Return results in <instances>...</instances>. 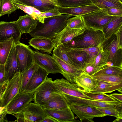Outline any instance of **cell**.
Returning <instances> with one entry per match:
<instances>
[{
	"label": "cell",
	"instance_id": "6da1fadb",
	"mask_svg": "<svg viewBox=\"0 0 122 122\" xmlns=\"http://www.w3.org/2000/svg\"><path fill=\"white\" fill-rule=\"evenodd\" d=\"M72 16L62 14L46 18L44 24L40 22L29 34L33 37H41L53 39L65 27L68 20Z\"/></svg>",
	"mask_w": 122,
	"mask_h": 122
},
{
	"label": "cell",
	"instance_id": "7a4b0ae2",
	"mask_svg": "<svg viewBox=\"0 0 122 122\" xmlns=\"http://www.w3.org/2000/svg\"><path fill=\"white\" fill-rule=\"evenodd\" d=\"M105 38L102 30H95L86 27L81 34L62 44L70 49L102 47Z\"/></svg>",
	"mask_w": 122,
	"mask_h": 122
},
{
	"label": "cell",
	"instance_id": "3957f363",
	"mask_svg": "<svg viewBox=\"0 0 122 122\" xmlns=\"http://www.w3.org/2000/svg\"><path fill=\"white\" fill-rule=\"evenodd\" d=\"M103 51L107 58V66H112L122 69V48H119L117 37L113 34L105 39L102 45Z\"/></svg>",
	"mask_w": 122,
	"mask_h": 122
},
{
	"label": "cell",
	"instance_id": "277c9868",
	"mask_svg": "<svg viewBox=\"0 0 122 122\" xmlns=\"http://www.w3.org/2000/svg\"><path fill=\"white\" fill-rule=\"evenodd\" d=\"M14 115L17 118L14 121L22 122H41L47 116L41 106L31 102L22 112Z\"/></svg>",
	"mask_w": 122,
	"mask_h": 122
},
{
	"label": "cell",
	"instance_id": "5b68a950",
	"mask_svg": "<svg viewBox=\"0 0 122 122\" xmlns=\"http://www.w3.org/2000/svg\"><path fill=\"white\" fill-rule=\"evenodd\" d=\"M82 16L87 28L102 31L109 22L118 16L109 15L105 11L100 9Z\"/></svg>",
	"mask_w": 122,
	"mask_h": 122
},
{
	"label": "cell",
	"instance_id": "8992f818",
	"mask_svg": "<svg viewBox=\"0 0 122 122\" xmlns=\"http://www.w3.org/2000/svg\"><path fill=\"white\" fill-rule=\"evenodd\" d=\"M19 72L22 73L30 68L34 63V51L28 46L20 41L15 43Z\"/></svg>",
	"mask_w": 122,
	"mask_h": 122
},
{
	"label": "cell",
	"instance_id": "52a82bcc",
	"mask_svg": "<svg viewBox=\"0 0 122 122\" xmlns=\"http://www.w3.org/2000/svg\"><path fill=\"white\" fill-rule=\"evenodd\" d=\"M34 93H18L5 107L7 113L14 115L22 112L28 104L34 100Z\"/></svg>",
	"mask_w": 122,
	"mask_h": 122
},
{
	"label": "cell",
	"instance_id": "ba28073f",
	"mask_svg": "<svg viewBox=\"0 0 122 122\" xmlns=\"http://www.w3.org/2000/svg\"><path fill=\"white\" fill-rule=\"evenodd\" d=\"M20 73L17 72L7 81L5 88L0 96V106L5 107L14 97L19 92Z\"/></svg>",
	"mask_w": 122,
	"mask_h": 122
},
{
	"label": "cell",
	"instance_id": "9c48e42d",
	"mask_svg": "<svg viewBox=\"0 0 122 122\" xmlns=\"http://www.w3.org/2000/svg\"><path fill=\"white\" fill-rule=\"evenodd\" d=\"M68 104L73 112L78 117L81 122L84 120L93 122V119L94 118L105 116L95 107L73 103Z\"/></svg>",
	"mask_w": 122,
	"mask_h": 122
},
{
	"label": "cell",
	"instance_id": "30bf717a",
	"mask_svg": "<svg viewBox=\"0 0 122 122\" xmlns=\"http://www.w3.org/2000/svg\"><path fill=\"white\" fill-rule=\"evenodd\" d=\"M53 81L56 92L74 97L92 99L84 94L76 84L71 83L67 79L62 78L57 79Z\"/></svg>",
	"mask_w": 122,
	"mask_h": 122
},
{
	"label": "cell",
	"instance_id": "8fae6325",
	"mask_svg": "<svg viewBox=\"0 0 122 122\" xmlns=\"http://www.w3.org/2000/svg\"><path fill=\"white\" fill-rule=\"evenodd\" d=\"M34 63L43 68L49 74H56L62 72L56 61L52 56L34 51Z\"/></svg>",
	"mask_w": 122,
	"mask_h": 122
},
{
	"label": "cell",
	"instance_id": "7c38bea8",
	"mask_svg": "<svg viewBox=\"0 0 122 122\" xmlns=\"http://www.w3.org/2000/svg\"><path fill=\"white\" fill-rule=\"evenodd\" d=\"M55 92L53 81L52 78L47 77L35 91L34 94V102L42 106Z\"/></svg>",
	"mask_w": 122,
	"mask_h": 122
},
{
	"label": "cell",
	"instance_id": "4fadbf2b",
	"mask_svg": "<svg viewBox=\"0 0 122 122\" xmlns=\"http://www.w3.org/2000/svg\"><path fill=\"white\" fill-rule=\"evenodd\" d=\"M21 35L15 21L0 22V42L13 38L15 43L20 41Z\"/></svg>",
	"mask_w": 122,
	"mask_h": 122
},
{
	"label": "cell",
	"instance_id": "5bb4252c",
	"mask_svg": "<svg viewBox=\"0 0 122 122\" xmlns=\"http://www.w3.org/2000/svg\"><path fill=\"white\" fill-rule=\"evenodd\" d=\"M62 94L68 104L75 103L96 107L115 108V105L120 102L118 101L112 102H103L93 99L76 97L65 94Z\"/></svg>",
	"mask_w": 122,
	"mask_h": 122
},
{
	"label": "cell",
	"instance_id": "9a60e30c",
	"mask_svg": "<svg viewBox=\"0 0 122 122\" xmlns=\"http://www.w3.org/2000/svg\"><path fill=\"white\" fill-rule=\"evenodd\" d=\"M52 56L57 62L63 76L71 83L76 84V79L82 73V69L67 64L53 54Z\"/></svg>",
	"mask_w": 122,
	"mask_h": 122
},
{
	"label": "cell",
	"instance_id": "2e32d148",
	"mask_svg": "<svg viewBox=\"0 0 122 122\" xmlns=\"http://www.w3.org/2000/svg\"><path fill=\"white\" fill-rule=\"evenodd\" d=\"M85 28L71 29L66 26L52 39L54 48L59 45L70 41L74 37L82 33Z\"/></svg>",
	"mask_w": 122,
	"mask_h": 122
},
{
	"label": "cell",
	"instance_id": "e0dca14e",
	"mask_svg": "<svg viewBox=\"0 0 122 122\" xmlns=\"http://www.w3.org/2000/svg\"><path fill=\"white\" fill-rule=\"evenodd\" d=\"M49 74L40 67L35 71L23 92L31 93L36 90L45 80Z\"/></svg>",
	"mask_w": 122,
	"mask_h": 122
},
{
	"label": "cell",
	"instance_id": "ac0fdd59",
	"mask_svg": "<svg viewBox=\"0 0 122 122\" xmlns=\"http://www.w3.org/2000/svg\"><path fill=\"white\" fill-rule=\"evenodd\" d=\"M46 115L57 121V122H75L73 113L69 106L62 109H43Z\"/></svg>",
	"mask_w": 122,
	"mask_h": 122
},
{
	"label": "cell",
	"instance_id": "d6986e66",
	"mask_svg": "<svg viewBox=\"0 0 122 122\" xmlns=\"http://www.w3.org/2000/svg\"><path fill=\"white\" fill-rule=\"evenodd\" d=\"M61 14L69 15L75 16H82L100 9L93 4L71 7L57 6Z\"/></svg>",
	"mask_w": 122,
	"mask_h": 122
},
{
	"label": "cell",
	"instance_id": "ffe728a7",
	"mask_svg": "<svg viewBox=\"0 0 122 122\" xmlns=\"http://www.w3.org/2000/svg\"><path fill=\"white\" fill-rule=\"evenodd\" d=\"M14 45L12 48L5 64V76L7 81L11 79L16 73L19 72Z\"/></svg>",
	"mask_w": 122,
	"mask_h": 122
},
{
	"label": "cell",
	"instance_id": "44dd1931",
	"mask_svg": "<svg viewBox=\"0 0 122 122\" xmlns=\"http://www.w3.org/2000/svg\"><path fill=\"white\" fill-rule=\"evenodd\" d=\"M41 106L43 109H62L67 108L69 105L62 94L55 92Z\"/></svg>",
	"mask_w": 122,
	"mask_h": 122
},
{
	"label": "cell",
	"instance_id": "7402d4cb",
	"mask_svg": "<svg viewBox=\"0 0 122 122\" xmlns=\"http://www.w3.org/2000/svg\"><path fill=\"white\" fill-rule=\"evenodd\" d=\"M75 83L82 92H90L98 86L97 80L88 74L82 72L76 78Z\"/></svg>",
	"mask_w": 122,
	"mask_h": 122
},
{
	"label": "cell",
	"instance_id": "603a6c76",
	"mask_svg": "<svg viewBox=\"0 0 122 122\" xmlns=\"http://www.w3.org/2000/svg\"><path fill=\"white\" fill-rule=\"evenodd\" d=\"M37 21L31 16L27 14L20 16L15 21L22 35L25 33H30L35 29L38 24Z\"/></svg>",
	"mask_w": 122,
	"mask_h": 122
},
{
	"label": "cell",
	"instance_id": "cb8c5ba5",
	"mask_svg": "<svg viewBox=\"0 0 122 122\" xmlns=\"http://www.w3.org/2000/svg\"><path fill=\"white\" fill-rule=\"evenodd\" d=\"M29 43L36 50H42L50 54H51V52L54 48L52 39L46 38L33 37L29 41Z\"/></svg>",
	"mask_w": 122,
	"mask_h": 122
},
{
	"label": "cell",
	"instance_id": "d4e9b609",
	"mask_svg": "<svg viewBox=\"0 0 122 122\" xmlns=\"http://www.w3.org/2000/svg\"><path fill=\"white\" fill-rule=\"evenodd\" d=\"M23 5L34 8L41 12H45L56 7L57 6L44 0H13Z\"/></svg>",
	"mask_w": 122,
	"mask_h": 122
},
{
	"label": "cell",
	"instance_id": "484cf974",
	"mask_svg": "<svg viewBox=\"0 0 122 122\" xmlns=\"http://www.w3.org/2000/svg\"><path fill=\"white\" fill-rule=\"evenodd\" d=\"M62 45L68 57L77 66L82 69V66L89 58L88 53L85 51L74 49L67 50Z\"/></svg>",
	"mask_w": 122,
	"mask_h": 122
},
{
	"label": "cell",
	"instance_id": "4316f807",
	"mask_svg": "<svg viewBox=\"0 0 122 122\" xmlns=\"http://www.w3.org/2000/svg\"><path fill=\"white\" fill-rule=\"evenodd\" d=\"M97 80L98 86L90 92L93 93H110L122 88V82L114 83Z\"/></svg>",
	"mask_w": 122,
	"mask_h": 122
},
{
	"label": "cell",
	"instance_id": "83f0119b",
	"mask_svg": "<svg viewBox=\"0 0 122 122\" xmlns=\"http://www.w3.org/2000/svg\"><path fill=\"white\" fill-rule=\"evenodd\" d=\"M122 26V16H118L112 20L102 30L105 39L115 34Z\"/></svg>",
	"mask_w": 122,
	"mask_h": 122
},
{
	"label": "cell",
	"instance_id": "f1b7e54d",
	"mask_svg": "<svg viewBox=\"0 0 122 122\" xmlns=\"http://www.w3.org/2000/svg\"><path fill=\"white\" fill-rule=\"evenodd\" d=\"M86 63L93 67L97 71L106 66L107 58L102 49L96 56L89 59Z\"/></svg>",
	"mask_w": 122,
	"mask_h": 122
},
{
	"label": "cell",
	"instance_id": "f546056e",
	"mask_svg": "<svg viewBox=\"0 0 122 122\" xmlns=\"http://www.w3.org/2000/svg\"><path fill=\"white\" fill-rule=\"evenodd\" d=\"M13 4L19 9L32 16L39 22L44 24V20L43 18V12H41L33 7L25 5L14 1Z\"/></svg>",
	"mask_w": 122,
	"mask_h": 122
},
{
	"label": "cell",
	"instance_id": "4dcf8cb0",
	"mask_svg": "<svg viewBox=\"0 0 122 122\" xmlns=\"http://www.w3.org/2000/svg\"><path fill=\"white\" fill-rule=\"evenodd\" d=\"M15 44L13 38L0 42V64H5L11 49Z\"/></svg>",
	"mask_w": 122,
	"mask_h": 122
},
{
	"label": "cell",
	"instance_id": "1f68e13d",
	"mask_svg": "<svg viewBox=\"0 0 122 122\" xmlns=\"http://www.w3.org/2000/svg\"><path fill=\"white\" fill-rule=\"evenodd\" d=\"M38 66L34 63L28 69L20 73V86L19 92H23L35 71Z\"/></svg>",
	"mask_w": 122,
	"mask_h": 122
},
{
	"label": "cell",
	"instance_id": "d6a6232c",
	"mask_svg": "<svg viewBox=\"0 0 122 122\" xmlns=\"http://www.w3.org/2000/svg\"><path fill=\"white\" fill-rule=\"evenodd\" d=\"M56 0L57 6L65 7H76L86 5L93 4L90 0Z\"/></svg>",
	"mask_w": 122,
	"mask_h": 122
},
{
	"label": "cell",
	"instance_id": "836d02e7",
	"mask_svg": "<svg viewBox=\"0 0 122 122\" xmlns=\"http://www.w3.org/2000/svg\"><path fill=\"white\" fill-rule=\"evenodd\" d=\"M13 0H1L0 6V17L5 14L8 16L19 8L13 3Z\"/></svg>",
	"mask_w": 122,
	"mask_h": 122
},
{
	"label": "cell",
	"instance_id": "e575fe53",
	"mask_svg": "<svg viewBox=\"0 0 122 122\" xmlns=\"http://www.w3.org/2000/svg\"><path fill=\"white\" fill-rule=\"evenodd\" d=\"M122 75V69L112 66H107L97 71L92 75L95 76Z\"/></svg>",
	"mask_w": 122,
	"mask_h": 122
},
{
	"label": "cell",
	"instance_id": "d590c367",
	"mask_svg": "<svg viewBox=\"0 0 122 122\" xmlns=\"http://www.w3.org/2000/svg\"><path fill=\"white\" fill-rule=\"evenodd\" d=\"M53 54L58 57L67 64L81 69L77 66L68 57L66 51L62 44L59 45L54 48L53 51Z\"/></svg>",
	"mask_w": 122,
	"mask_h": 122
},
{
	"label": "cell",
	"instance_id": "8d00e7d4",
	"mask_svg": "<svg viewBox=\"0 0 122 122\" xmlns=\"http://www.w3.org/2000/svg\"><path fill=\"white\" fill-rule=\"evenodd\" d=\"M100 9L107 7H115L122 9V3L112 0H90Z\"/></svg>",
	"mask_w": 122,
	"mask_h": 122
},
{
	"label": "cell",
	"instance_id": "74e56055",
	"mask_svg": "<svg viewBox=\"0 0 122 122\" xmlns=\"http://www.w3.org/2000/svg\"><path fill=\"white\" fill-rule=\"evenodd\" d=\"M66 26L71 29H84L86 27L82 16H76L69 18Z\"/></svg>",
	"mask_w": 122,
	"mask_h": 122
},
{
	"label": "cell",
	"instance_id": "f35d334b",
	"mask_svg": "<svg viewBox=\"0 0 122 122\" xmlns=\"http://www.w3.org/2000/svg\"><path fill=\"white\" fill-rule=\"evenodd\" d=\"M92 99L105 102H112L117 101L110 95L103 93H93L82 92Z\"/></svg>",
	"mask_w": 122,
	"mask_h": 122
},
{
	"label": "cell",
	"instance_id": "ab89813d",
	"mask_svg": "<svg viewBox=\"0 0 122 122\" xmlns=\"http://www.w3.org/2000/svg\"><path fill=\"white\" fill-rule=\"evenodd\" d=\"M92 77L97 80L107 82L114 83L122 82V75L99 76Z\"/></svg>",
	"mask_w": 122,
	"mask_h": 122
},
{
	"label": "cell",
	"instance_id": "60d3db41",
	"mask_svg": "<svg viewBox=\"0 0 122 122\" xmlns=\"http://www.w3.org/2000/svg\"><path fill=\"white\" fill-rule=\"evenodd\" d=\"M96 108L105 116H111L116 118L122 117L115 108L97 107Z\"/></svg>",
	"mask_w": 122,
	"mask_h": 122
},
{
	"label": "cell",
	"instance_id": "b9f144b4",
	"mask_svg": "<svg viewBox=\"0 0 122 122\" xmlns=\"http://www.w3.org/2000/svg\"><path fill=\"white\" fill-rule=\"evenodd\" d=\"M102 49V47H93L83 49H72L76 50L84 51L88 54L89 58L93 57L96 56Z\"/></svg>",
	"mask_w": 122,
	"mask_h": 122
},
{
	"label": "cell",
	"instance_id": "7bdbcfd3",
	"mask_svg": "<svg viewBox=\"0 0 122 122\" xmlns=\"http://www.w3.org/2000/svg\"><path fill=\"white\" fill-rule=\"evenodd\" d=\"M101 9L105 11L109 15L113 16H122V9L109 7Z\"/></svg>",
	"mask_w": 122,
	"mask_h": 122
},
{
	"label": "cell",
	"instance_id": "ee69618b",
	"mask_svg": "<svg viewBox=\"0 0 122 122\" xmlns=\"http://www.w3.org/2000/svg\"><path fill=\"white\" fill-rule=\"evenodd\" d=\"M61 14L56 7L52 10L44 12V18H45L54 16L60 15Z\"/></svg>",
	"mask_w": 122,
	"mask_h": 122
},
{
	"label": "cell",
	"instance_id": "f6af8a7d",
	"mask_svg": "<svg viewBox=\"0 0 122 122\" xmlns=\"http://www.w3.org/2000/svg\"><path fill=\"white\" fill-rule=\"evenodd\" d=\"M115 34L117 36L118 47L122 48V26Z\"/></svg>",
	"mask_w": 122,
	"mask_h": 122
},
{
	"label": "cell",
	"instance_id": "bcb514c9",
	"mask_svg": "<svg viewBox=\"0 0 122 122\" xmlns=\"http://www.w3.org/2000/svg\"><path fill=\"white\" fill-rule=\"evenodd\" d=\"M6 81L5 76V64H0V84Z\"/></svg>",
	"mask_w": 122,
	"mask_h": 122
},
{
	"label": "cell",
	"instance_id": "7dc6e473",
	"mask_svg": "<svg viewBox=\"0 0 122 122\" xmlns=\"http://www.w3.org/2000/svg\"><path fill=\"white\" fill-rule=\"evenodd\" d=\"M110 95L117 101L122 102V93H113Z\"/></svg>",
	"mask_w": 122,
	"mask_h": 122
},
{
	"label": "cell",
	"instance_id": "c3c4849f",
	"mask_svg": "<svg viewBox=\"0 0 122 122\" xmlns=\"http://www.w3.org/2000/svg\"><path fill=\"white\" fill-rule=\"evenodd\" d=\"M57 122V121L52 117L47 115L41 122Z\"/></svg>",
	"mask_w": 122,
	"mask_h": 122
},
{
	"label": "cell",
	"instance_id": "681fc988",
	"mask_svg": "<svg viewBox=\"0 0 122 122\" xmlns=\"http://www.w3.org/2000/svg\"><path fill=\"white\" fill-rule=\"evenodd\" d=\"M115 108L120 115L122 116V102H120L116 104Z\"/></svg>",
	"mask_w": 122,
	"mask_h": 122
},
{
	"label": "cell",
	"instance_id": "f907efd6",
	"mask_svg": "<svg viewBox=\"0 0 122 122\" xmlns=\"http://www.w3.org/2000/svg\"><path fill=\"white\" fill-rule=\"evenodd\" d=\"M6 112H4L0 115V122H8V121L5 119L7 114Z\"/></svg>",
	"mask_w": 122,
	"mask_h": 122
},
{
	"label": "cell",
	"instance_id": "816d5d0a",
	"mask_svg": "<svg viewBox=\"0 0 122 122\" xmlns=\"http://www.w3.org/2000/svg\"><path fill=\"white\" fill-rule=\"evenodd\" d=\"M7 82V81H6L0 84V96L5 88Z\"/></svg>",
	"mask_w": 122,
	"mask_h": 122
},
{
	"label": "cell",
	"instance_id": "f5cc1de1",
	"mask_svg": "<svg viewBox=\"0 0 122 122\" xmlns=\"http://www.w3.org/2000/svg\"><path fill=\"white\" fill-rule=\"evenodd\" d=\"M6 112L5 107L0 106V115Z\"/></svg>",
	"mask_w": 122,
	"mask_h": 122
},
{
	"label": "cell",
	"instance_id": "db71d44e",
	"mask_svg": "<svg viewBox=\"0 0 122 122\" xmlns=\"http://www.w3.org/2000/svg\"><path fill=\"white\" fill-rule=\"evenodd\" d=\"M113 122H122V117H117Z\"/></svg>",
	"mask_w": 122,
	"mask_h": 122
},
{
	"label": "cell",
	"instance_id": "11a10c76",
	"mask_svg": "<svg viewBox=\"0 0 122 122\" xmlns=\"http://www.w3.org/2000/svg\"><path fill=\"white\" fill-rule=\"evenodd\" d=\"M112 0L115 1L116 2H119V3H122V2H121L120 0Z\"/></svg>",
	"mask_w": 122,
	"mask_h": 122
},
{
	"label": "cell",
	"instance_id": "9f6ffc18",
	"mask_svg": "<svg viewBox=\"0 0 122 122\" xmlns=\"http://www.w3.org/2000/svg\"><path fill=\"white\" fill-rule=\"evenodd\" d=\"M122 88L118 90H117V91L119 92H120L121 93H122Z\"/></svg>",
	"mask_w": 122,
	"mask_h": 122
},
{
	"label": "cell",
	"instance_id": "6f0895ef",
	"mask_svg": "<svg viewBox=\"0 0 122 122\" xmlns=\"http://www.w3.org/2000/svg\"><path fill=\"white\" fill-rule=\"evenodd\" d=\"M1 1V0H0V4Z\"/></svg>",
	"mask_w": 122,
	"mask_h": 122
},
{
	"label": "cell",
	"instance_id": "680465c9",
	"mask_svg": "<svg viewBox=\"0 0 122 122\" xmlns=\"http://www.w3.org/2000/svg\"><path fill=\"white\" fill-rule=\"evenodd\" d=\"M120 0L121 1V2H122V0Z\"/></svg>",
	"mask_w": 122,
	"mask_h": 122
}]
</instances>
